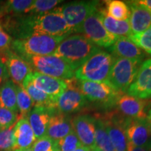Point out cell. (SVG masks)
I'll list each match as a JSON object with an SVG mask.
<instances>
[{"mask_svg": "<svg viewBox=\"0 0 151 151\" xmlns=\"http://www.w3.org/2000/svg\"><path fill=\"white\" fill-rule=\"evenodd\" d=\"M37 72L63 80L73 78L75 71L65 60L53 55L32 56L23 59Z\"/></svg>", "mask_w": 151, "mask_h": 151, "instance_id": "8992f818", "label": "cell"}, {"mask_svg": "<svg viewBox=\"0 0 151 151\" xmlns=\"http://www.w3.org/2000/svg\"><path fill=\"white\" fill-rule=\"evenodd\" d=\"M79 88L87 99L110 105L116 104L122 93L117 92L108 83L78 81Z\"/></svg>", "mask_w": 151, "mask_h": 151, "instance_id": "9c48e42d", "label": "cell"}, {"mask_svg": "<svg viewBox=\"0 0 151 151\" xmlns=\"http://www.w3.org/2000/svg\"><path fill=\"white\" fill-rule=\"evenodd\" d=\"M106 12L111 18L118 20H127L129 18V6L124 1L119 0L106 1Z\"/></svg>", "mask_w": 151, "mask_h": 151, "instance_id": "83f0119b", "label": "cell"}, {"mask_svg": "<svg viewBox=\"0 0 151 151\" xmlns=\"http://www.w3.org/2000/svg\"><path fill=\"white\" fill-rule=\"evenodd\" d=\"M13 42L12 37L6 32L0 23V55L1 59L6 55V54L11 50V43Z\"/></svg>", "mask_w": 151, "mask_h": 151, "instance_id": "d590c367", "label": "cell"}, {"mask_svg": "<svg viewBox=\"0 0 151 151\" xmlns=\"http://www.w3.org/2000/svg\"><path fill=\"white\" fill-rule=\"evenodd\" d=\"M61 0H36L27 9L25 14H41L53 10L55 7L62 3Z\"/></svg>", "mask_w": 151, "mask_h": 151, "instance_id": "f546056e", "label": "cell"}, {"mask_svg": "<svg viewBox=\"0 0 151 151\" xmlns=\"http://www.w3.org/2000/svg\"><path fill=\"white\" fill-rule=\"evenodd\" d=\"M101 117L115 150L127 151L128 141L124 128V118L113 113Z\"/></svg>", "mask_w": 151, "mask_h": 151, "instance_id": "8fae6325", "label": "cell"}, {"mask_svg": "<svg viewBox=\"0 0 151 151\" xmlns=\"http://www.w3.org/2000/svg\"><path fill=\"white\" fill-rule=\"evenodd\" d=\"M129 22L132 35H137L151 27V13L137 1L129 2Z\"/></svg>", "mask_w": 151, "mask_h": 151, "instance_id": "d6986e66", "label": "cell"}, {"mask_svg": "<svg viewBox=\"0 0 151 151\" xmlns=\"http://www.w3.org/2000/svg\"><path fill=\"white\" fill-rule=\"evenodd\" d=\"M37 140L27 118L19 119L14 127V151L31 148Z\"/></svg>", "mask_w": 151, "mask_h": 151, "instance_id": "44dd1931", "label": "cell"}, {"mask_svg": "<svg viewBox=\"0 0 151 151\" xmlns=\"http://www.w3.org/2000/svg\"><path fill=\"white\" fill-rule=\"evenodd\" d=\"M92 151H104V150H101V149L99 148H98V147H96V148H94Z\"/></svg>", "mask_w": 151, "mask_h": 151, "instance_id": "7bdbcfd3", "label": "cell"}, {"mask_svg": "<svg viewBox=\"0 0 151 151\" xmlns=\"http://www.w3.org/2000/svg\"><path fill=\"white\" fill-rule=\"evenodd\" d=\"M143 61L116 58L107 83L117 92L123 94L134 82Z\"/></svg>", "mask_w": 151, "mask_h": 151, "instance_id": "5b68a950", "label": "cell"}, {"mask_svg": "<svg viewBox=\"0 0 151 151\" xmlns=\"http://www.w3.org/2000/svg\"><path fill=\"white\" fill-rule=\"evenodd\" d=\"M1 60L6 65L9 77L16 86H22L26 77L33 72L29 64L12 50L6 54Z\"/></svg>", "mask_w": 151, "mask_h": 151, "instance_id": "2e32d148", "label": "cell"}, {"mask_svg": "<svg viewBox=\"0 0 151 151\" xmlns=\"http://www.w3.org/2000/svg\"><path fill=\"white\" fill-rule=\"evenodd\" d=\"M115 59L112 55L101 49L75 71L76 78L81 81L107 83Z\"/></svg>", "mask_w": 151, "mask_h": 151, "instance_id": "277c9868", "label": "cell"}, {"mask_svg": "<svg viewBox=\"0 0 151 151\" xmlns=\"http://www.w3.org/2000/svg\"><path fill=\"white\" fill-rule=\"evenodd\" d=\"M98 4V1H77L66 4L60 8L73 33H77L86 19L97 11Z\"/></svg>", "mask_w": 151, "mask_h": 151, "instance_id": "ba28073f", "label": "cell"}, {"mask_svg": "<svg viewBox=\"0 0 151 151\" xmlns=\"http://www.w3.org/2000/svg\"><path fill=\"white\" fill-rule=\"evenodd\" d=\"M101 50L84 35L69 36L55 50L53 55L60 58L76 71L90 57Z\"/></svg>", "mask_w": 151, "mask_h": 151, "instance_id": "7a4b0ae2", "label": "cell"}, {"mask_svg": "<svg viewBox=\"0 0 151 151\" xmlns=\"http://www.w3.org/2000/svg\"><path fill=\"white\" fill-rule=\"evenodd\" d=\"M74 151H91V150H90L89 148H86V147H85L83 146H81L79 147V148H77L76 150H75Z\"/></svg>", "mask_w": 151, "mask_h": 151, "instance_id": "60d3db41", "label": "cell"}, {"mask_svg": "<svg viewBox=\"0 0 151 151\" xmlns=\"http://www.w3.org/2000/svg\"><path fill=\"white\" fill-rule=\"evenodd\" d=\"M16 99L19 112L18 120L22 118H27L28 115L35 106V104L22 86H16Z\"/></svg>", "mask_w": 151, "mask_h": 151, "instance_id": "f1b7e54d", "label": "cell"}, {"mask_svg": "<svg viewBox=\"0 0 151 151\" xmlns=\"http://www.w3.org/2000/svg\"><path fill=\"white\" fill-rule=\"evenodd\" d=\"M31 79L36 88L48 94L55 101L67 88L66 80L54 78L37 71L31 73Z\"/></svg>", "mask_w": 151, "mask_h": 151, "instance_id": "9a60e30c", "label": "cell"}, {"mask_svg": "<svg viewBox=\"0 0 151 151\" xmlns=\"http://www.w3.org/2000/svg\"><path fill=\"white\" fill-rule=\"evenodd\" d=\"M56 109H50L43 106H34L27 116V120L32 129L36 139H38L46 135L49 122Z\"/></svg>", "mask_w": 151, "mask_h": 151, "instance_id": "ac0fdd59", "label": "cell"}, {"mask_svg": "<svg viewBox=\"0 0 151 151\" xmlns=\"http://www.w3.org/2000/svg\"><path fill=\"white\" fill-rule=\"evenodd\" d=\"M77 33L83 34L87 39L96 46L104 48H109L118 39L106 29L98 10L86 19Z\"/></svg>", "mask_w": 151, "mask_h": 151, "instance_id": "52a82bcc", "label": "cell"}, {"mask_svg": "<svg viewBox=\"0 0 151 151\" xmlns=\"http://www.w3.org/2000/svg\"><path fill=\"white\" fill-rule=\"evenodd\" d=\"M0 6H1V1H0Z\"/></svg>", "mask_w": 151, "mask_h": 151, "instance_id": "ee69618b", "label": "cell"}, {"mask_svg": "<svg viewBox=\"0 0 151 151\" xmlns=\"http://www.w3.org/2000/svg\"><path fill=\"white\" fill-rule=\"evenodd\" d=\"M73 132L82 146L92 150L96 148L94 118L88 115L78 116L72 120Z\"/></svg>", "mask_w": 151, "mask_h": 151, "instance_id": "5bb4252c", "label": "cell"}, {"mask_svg": "<svg viewBox=\"0 0 151 151\" xmlns=\"http://www.w3.org/2000/svg\"><path fill=\"white\" fill-rule=\"evenodd\" d=\"M9 78V74L5 62L0 58V86L4 83Z\"/></svg>", "mask_w": 151, "mask_h": 151, "instance_id": "8d00e7d4", "label": "cell"}, {"mask_svg": "<svg viewBox=\"0 0 151 151\" xmlns=\"http://www.w3.org/2000/svg\"><path fill=\"white\" fill-rule=\"evenodd\" d=\"M112 55L116 58H124L143 61L144 52L129 38H118L112 46L109 48Z\"/></svg>", "mask_w": 151, "mask_h": 151, "instance_id": "ffe728a7", "label": "cell"}, {"mask_svg": "<svg viewBox=\"0 0 151 151\" xmlns=\"http://www.w3.org/2000/svg\"><path fill=\"white\" fill-rule=\"evenodd\" d=\"M95 123V143L98 148L104 151H116L106 129L101 116L94 118Z\"/></svg>", "mask_w": 151, "mask_h": 151, "instance_id": "4316f807", "label": "cell"}, {"mask_svg": "<svg viewBox=\"0 0 151 151\" xmlns=\"http://www.w3.org/2000/svg\"><path fill=\"white\" fill-rule=\"evenodd\" d=\"M0 23L6 32L16 39L37 35L67 37L73 33L60 7L41 14L4 16L0 18Z\"/></svg>", "mask_w": 151, "mask_h": 151, "instance_id": "6da1fadb", "label": "cell"}, {"mask_svg": "<svg viewBox=\"0 0 151 151\" xmlns=\"http://www.w3.org/2000/svg\"><path fill=\"white\" fill-rule=\"evenodd\" d=\"M34 1L31 0H10L1 4L0 18L4 16H19L26 14Z\"/></svg>", "mask_w": 151, "mask_h": 151, "instance_id": "484cf974", "label": "cell"}, {"mask_svg": "<svg viewBox=\"0 0 151 151\" xmlns=\"http://www.w3.org/2000/svg\"><path fill=\"white\" fill-rule=\"evenodd\" d=\"M148 104L146 100L122 94L117 99L115 104L118 106V110L127 118L146 119L148 116L146 113Z\"/></svg>", "mask_w": 151, "mask_h": 151, "instance_id": "e0dca14e", "label": "cell"}, {"mask_svg": "<svg viewBox=\"0 0 151 151\" xmlns=\"http://www.w3.org/2000/svg\"><path fill=\"white\" fill-rule=\"evenodd\" d=\"M18 120V113L7 109L0 108V132L11 127Z\"/></svg>", "mask_w": 151, "mask_h": 151, "instance_id": "836d02e7", "label": "cell"}, {"mask_svg": "<svg viewBox=\"0 0 151 151\" xmlns=\"http://www.w3.org/2000/svg\"><path fill=\"white\" fill-rule=\"evenodd\" d=\"M67 37L32 35L20 39H14L11 49L22 59L32 56L49 55L54 53L60 43Z\"/></svg>", "mask_w": 151, "mask_h": 151, "instance_id": "3957f363", "label": "cell"}, {"mask_svg": "<svg viewBox=\"0 0 151 151\" xmlns=\"http://www.w3.org/2000/svg\"><path fill=\"white\" fill-rule=\"evenodd\" d=\"M99 14L103 25L109 33L117 38L125 37L129 39L132 37V32L130 28L129 20H116L109 16L104 9L99 10Z\"/></svg>", "mask_w": 151, "mask_h": 151, "instance_id": "603a6c76", "label": "cell"}, {"mask_svg": "<svg viewBox=\"0 0 151 151\" xmlns=\"http://www.w3.org/2000/svg\"><path fill=\"white\" fill-rule=\"evenodd\" d=\"M72 131V120L65 114L57 111L50 118L46 136L55 141H58L65 137Z\"/></svg>", "mask_w": 151, "mask_h": 151, "instance_id": "7402d4cb", "label": "cell"}, {"mask_svg": "<svg viewBox=\"0 0 151 151\" xmlns=\"http://www.w3.org/2000/svg\"><path fill=\"white\" fill-rule=\"evenodd\" d=\"M15 124L0 132V151H14Z\"/></svg>", "mask_w": 151, "mask_h": 151, "instance_id": "d6a6232c", "label": "cell"}, {"mask_svg": "<svg viewBox=\"0 0 151 151\" xmlns=\"http://www.w3.org/2000/svg\"><path fill=\"white\" fill-rule=\"evenodd\" d=\"M126 92L141 99L151 98V59L141 64L134 81Z\"/></svg>", "mask_w": 151, "mask_h": 151, "instance_id": "4fadbf2b", "label": "cell"}, {"mask_svg": "<svg viewBox=\"0 0 151 151\" xmlns=\"http://www.w3.org/2000/svg\"><path fill=\"white\" fill-rule=\"evenodd\" d=\"M127 151H151V142L143 146H134L128 143Z\"/></svg>", "mask_w": 151, "mask_h": 151, "instance_id": "74e56055", "label": "cell"}, {"mask_svg": "<svg viewBox=\"0 0 151 151\" xmlns=\"http://www.w3.org/2000/svg\"><path fill=\"white\" fill-rule=\"evenodd\" d=\"M0 108L7 109L18 113L16 85L12 81H6L0 87Z\"/></svg>", "mask_w": 151, "mask_h": 151, "instance_id": "d4e9b609", "label": "cell"}, {"mask_svg": "<svg viewBox=\"0 0 151 151\" xmlns=\"http://www.w3.org/2000/svg\"><path fill=\"white\" fill-rule=\"evenodd\" d=\"M67 89L57 99L56 109L63 114L71 113L79 110L86 104L87 99L79 88L78 81L72 78L66 80Z\"/></svg>", "mask_w": 151, "mask_h": 151, "instance_id": "30bf717a", "label": "cell"}, {"mask_svg": "<svg viewBox=\"0 0 151 151\" xmlns=\"http://www.w3.org/2000/svg\"><path fill=\"white\" fill-rule=\"evenodd\" d=\"M124 128L128 143L133 146H143L151 142V132L146 118H124Z\"/></svg>", "mask_w": 151, "mask_h": 151, "instance_id": "7c38bea8", "label": "cell"}, {"mask_svg": "<svg viewBox=\"0 0 151 151\" xmlns=\"http://www.w3.org/2000/svg\"><path fill=\"white\" fill-rule=\"evenodd\" d=\"M56 145L58 151H74L82 146L73 129L65 137L56 141Z\"/></svg>", "mask_w": 151, "mask_h": 151, "instance_id": "4dcf8cb0", "label": "cell"}, {"mask_svg": "<svg viewBox=\"0 0 151 151\" xmlns=\"http://www.w3.org/2000/svg\"><path fill=\"white\" fill-rule=\"evenodd\" d=\"M129 39L141 50L151 55V27L141 33L132 35Z\"/></svg>", "mask_w": 151, "mask_h": 151, "instance_id": "1f68e13d", "label": "cell"}, {"mask_svg": "<svg viewBox=\"0 0 151 151\" xmlns=\"http://www.w3.org/2000/svg\"><path fill=\"white\" fill-rule=\"evenodd\" d=\"M146 120H147V122H148V123L149 127H150V130L151 132V109L149 111V112L148 113V116H147Z\"/></svg>", "mask_w": 151, "mask_h": 151, "instance_id": "ab89813d", "label": "cell"}, {"mask_svg": "<svg viewBox=\"0 0 151 151\" xmlns=\"http://www.w3.org/2000/svg\"><path fill=\"white\" fill-rule=\"evenodd\" d=\"M137 2L139 4L143 6L151 13V0H140V1H137Z\"/></svg>", "mask_w": 151, "mask_h": 151, "instance_id": "f35d334b", "label": "cell"}, {"mask_svg": "<svg viewBox=\"0 0 151 151\" xmlns=\"http://www.w3.org/2000/svg\"><path fill=\"white\" fill-rule=\"evenodd\" d=\"M32 149L33 151H58L56 141L50 139L46 135L37 139Z\"/></svg>", "mask_w": 151, "mask_h": 151, "instance_id": "e575fe53", "label": "cell"}, {"mask_svg": "<svg viewBox=\"0 0 151 151\" xmlns=\"http://www.w3.org/2000/svg\"><path fill=\"white\" fill-rule=\"evenodd\" d=\"M16 151H33V150L31 148H27V149H24V150H16Z\"/></svg>", "mask_w": 151, "mask_h": 151, "instance_id": "b9f144b4", "label": "cell"}, {"mask_svg": "<svg viewBox=\"0 0 151 151\" xmlns=\"http://www.w3.org/2000/svg\"><path fill=\"white\" fill-rule=\"evenodd\" d=\"M31 73L26 77L22 86L32 99L35 106H43L50 109H56V101L48 94L39 90L34 86L31 79Z\"/></svg>", "mask_w": 151, "mask_h": 151, "instance_id": "cb8c5ba5", "label": "cell"}]
</instances>
